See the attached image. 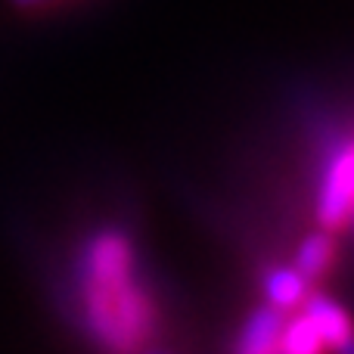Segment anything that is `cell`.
I'll use <instances>...</instances> for the list:
<instances>
[{
	"label": "cell",
	"mask_w": 354,
	"mask_h": 354,
	"mask_svg": "<svg viewBox=\"0 0 354 354\" xmlns=\"http://www.w3.org/2000/svg\"><path fill=\"white\" fill-rule=\"evenodd\" d=\"M301 311L311 317V324L317 326V333L324 336L326 351L333 354H354V320L348 317L342 305L336 299L324 292H308V299L301 301Z\"/></svg>",
	"instance_id": "cell-3"
},
{
	"label": "cell",
	"mask_w": 354,
	"mask_h": 354,
	"mask_svg": "<svg viewBox=\"0 0 354 354\" xmlns=\"http://www.w3.org/2000/svg\"><path fill=\"white\" fill-rule=\"evenodd\" d=\"M10 3L22 12H37V10H50V6L62 3V0H10Z\"/></svg>",
	"instance_id": "cell-7"
},
{
	"label": "cell",
	"mask_w": 354,
	"mask_h": 354,
	"mask_svg": "<svg viewBox=\"0 0 354 354\" xmlns=\"http://www.w3.org/2000/svg\"><path fill=\"white\" fill-rule=\"evenodd\" d=\"M75 299L97 354H153L162 345V301L143 274L137 243L124 227H97L75 258Z\"/></svg>",
	"instance_id": "cell-1"
},
{
	"label": "cell",
	"mask_w": 354,
	"mask_h": 354,
	"mask_svg": "<svg viewBox=\"0 0 354 354\" xmlns=\"http://www.w3.org/2000/svg\"><path fill=\"white\" fill-rule=\"evenodd\" d=\"M286 317H289L286 311L268 305V301L258 305L239 324V333L233 339V354H280Z\"/></svg>",
	"instance_id": "cell-4"
},
{
	"label": "cell",
	"mask_w": 354,
	"mask_h": 354,
	"mask_svg": "<svg viewBox=\"0 0 354 354\" xmlns=\"http://www.w3.org/2000/svg\"><path fill=\"white\" fill-rule=\"evenodd\" d=\"M336 261H339V236H333V233H326V230H317L301 239L292 268L314 286V283L324 280V277L336 268Z\"/></svg>",
	"instance_id": "cell-6"
},
{
	"label": "cell",
	"mask_w": 354,
	"mask_h": 354,
	"mask_svg": "<svg viewBox=\"0 0 354 354\" xmlns=\"http://www.w3.org/2000/svg\"><path fill=\"white\" fill-rule=\"evenodd\" d=\"M311 283L292 268V264H264L261 268V295L268 305L292 314L311 292Z\"/></svg>",
	"instance_id": "cell-5"
},
{
	"label": "cell",
	"mask_w": 354,
	"mask_h": 354,
	"mask_svg": "<svg viewBox=\"0 0 354 354\" xmlns=\"http://www.w3.org/2000/svg\"><path fill=\"white\" fill-rule=\"evenodd\" d=\"M314 221L320 230L354 233V118L320 131L314 153Z\"/></svg>",
	"instance_id": "cell-2"
}]
</instances>
